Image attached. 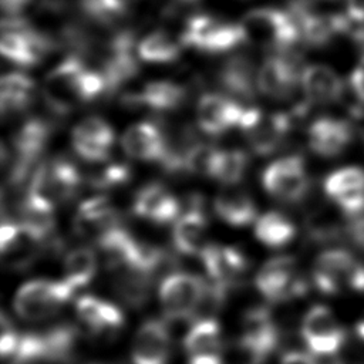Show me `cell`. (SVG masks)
<instances>
[{
    "mask_svg": "<svg viewBox=\"0 0 364 364\" xmlns=\"http://www.w3.org/2000/svg\"><path fill=\"white\" fill-rule=\"evenodd\" d=\"M87 63L74 54H68L44 78L41 95L46 107L55 117H65L84 104L81 95V77Z\"/></svg>",
    "mask_w": 364,
    "mask_h": 364,
    "instance_id": "1",
    "label": "cell"
},
{
    "mask_svg": "<svg viewBox=\"0 0 364 364\" xmlns=\"http://www.w3.org/2000/svg\"><path fill=\"white\" fill-rule=\"evenodd\" d=\"M75 290L64 280L36 279L21 284L14 296V311L26 321H43L53 317L70 301Z\"/></svg>",
    "mask_w": 364,
    "mask_h": 364,
    "instance_id": "2",
    "label": "cell"
},
{
    "mask_svg": "<svg viewBox=\"0 0 364 364\" xmlns=\"http://www.w3.org/2000/svg\"><path fill=\"white\" fill-rule=\"evenodd\" d=\"M81 185L82 175L77 164L60 155L37 165L27 192L38 193L53 203H67L78 195Z\"/></svg>",
    "mask_w": 364,
    "mask_h": 364,
    "instance_id": "3",
    "label": "cell"
},
{
    "mask_svg": "<svg viewBox=\"0 0 364 364\" xmlns=\"http://www.w3.org/2000/svg\"><path fill=\"white\" fill-rule=\"evenodd\" d=\"M257 291L270 303H283L303 297L309 283L297 274L296 259L290 255H279L262 264L255 276Z\"/></svg>",
    "mask_w": 364,
    "mask_h": 364,
    "instance_id": "4",
    "label": "cell"
},
{
    "mask_svg": "<svg viewBox=\"0 0 364 364\" xmlns=\"http://www.w3.org/2000/svg\"><path fill=\"white\" fill-rule=\"evenodd\" d=\"M208 282L188 272H172L159 286V303L168 320H195Z\"/></svg>",
    "mask_w": 364,
    "mask_h": 364,
    "instance_id": "5",
    "label": "cell"
},
{
    "mask_svg": "<svg viewBox=\"0 0 364 364\" xmlns=\"http://www.w3.org/2000/svg\"><path fill=\"white\" fill-rule=\"evenodd\" d=\"M293 121V117L286 112L266 114L257 107H249L243 112L239 128L252 152L266 156L274 154L283 145Z\"/></svg>",
    "mask_w": 364,
    "mask_h": 364,
    "instance_id": "6",
    "label": "cell"
},
{
    "mask_svg": "<svg viewBox=\"0 0 364 364\" xmlns=\"http://www.w3.org/2000/svg\"><path fill=\"white\" fill-rule=\"evenodd\" d=\"M262 183L266 192L280 202H301L310 189L304 158L300 154H291L273 161L264 168Z\"/></svg>",
    "mask_w": 364,
    "mask_h": 364,
    "instance_id": "7",
    "label": "cell"
},
{
    "mask_svg": "<svg viewBox=\"0 0 364 364\" xmlns=\"http://www.w3.org/2000/svg\"><path fill=\"white\" fill-rule=\"evenodd\" d=\"M279 343L280 330L269 309L257 306L245 311L237 346L252 364L264 361L276 350Z\"/></svg>",
    "mask_w": 364,
    "mask_h": 364,
    "instance_id": "8",
    "label": "cell"
},
{
    "mask_svg": "<svg viewBox=\"0 0 364 364\" xmlns=\"http://www.w3.org/2000/svg\"><path fill=\"white\" fill-rule=\"evenodd\" d=\"M300 336L307 348L316 355H333L346 341V331L333 311L323 306H311L303 316Z\"/></svg>",
    "mask_w": 364,
    "mask_h": 364,
    "instance_id": "9",
    "label": "cell"
},
{
    "mask_svg": "<svg viewBox=\"0 0 364 364\" xmlns=\"http://www.w3.org/2000/svg\"><path fill=\"white\" fill-rule=\"evenodd\" d=\"M199 257L212 283L228 291L242 283L249 269V259L236 246L210 242L206 243Z\"/></svg>",
    "mask_w": 364,
    "mask_h": 364,
    "instance_id": "10",
    "label": "cell"
},
{
    "mask_svg": "<svg viewBox=\"0 0 364 364\" xmlns=\"http://www.w3.org/2000/svg\"><path fill=\"white\" fill-rule=\"evenodd\" d=\"M245 109L239 101L226 94L206 92L196 104V124L206 135L218 136L239 127Z\"/></svg>",
    "mask_w": 364,
    "mask_h": 364,
    "instance_id": "11",
    "label": "cell"
},
{
    "mask_svg": "<svg viewBox=\"0 0 364 364\" xmlns=\"http://www.w3.org/2000/svg\"><path fill=\"white\" fill-rule=\"evenodd\" d=\"M125 154L144 162L161 164L166 154V131L159 119L131 125L121 138Z\"/></svg>",
    "mask_w": 364,
    "mask_h": 364,
    "instance_id": "12",
    "label": "cell"
},
{
    "mask_svg": "<svg viewBox=\"0 0 364 364\" xmlns=\"http://www.w3.org/2000/svg\"><path fill=\"white\" fill-rule=\"evenodd\" d=\"M73 226L77 235L97 243L105 233L122 226V220L111 200L98 195L80 203Z\"/></svg>",
    "mask_w": 364,
    "mask_h": 364,
    "instance_id": "13",
    "label": "cell"
},
{
    "mask_svg": "<svg viewBox=\"0 0 364 364\" xmlns=\"http://www.w3.org/2000/svg\"><path fill=\"white\" fill-rule=\"evenodd\" d=\"M181 200L161 182L141 186L132 200V212L154 225H168L181 212Z\"/></svg>",
    "mask_w": 364,
    "mask_h": 364,
    "instance_id": "14",
    "label": "cell"
},
{
    "mask_svg": "<svg viewBox=\"0 0 364 364\" xmlns=\"http://www.w3.org/2000/svg\"><path fill=\"white\" fill-rule=\"evenodd\" d=\"M203 199L199 195H191L188 209L181 215L172 229L173 247L188 256H199L206 246L205 237L208 230V218L205 215Z\"/></svg>",
    "mask_w": 364,
    "mask_h": 364,
    "instance_id": "15",
    "label": "cell"
},
{
    "mask_svg": "<svg viewBox=\"0 0 364 364\" xmlns=\"http://www.w3.org/2000/svg\"><path fill=\"white\" fill-rule=\"evenodd\" d=\"M357 264L351 252L341 247L327 249L314 260L313 284L324 294H336L343 284H348V279Z\"/></svg>",
    "mask_w": 364,
    "mask_h": 364,
    "instance_id": "16",
    "label": "cell"
},
{
    "mask_svg": "<svg viewBox=\"0 0 364 364\" xmlns=\"http://www.w3.org/2000/svg\"><path fill=\"white\" fill-rule=\"evenodd\" d=\"M171 354V336L166 323L158 318L144 321L136 330L131 360L134 364H168Z\"/></svg>",
    "mask_w": 364,
    "mask_h": 364,
    "instance_id": "17",
    "label": "cell"
},
{
    "mask_svg": "<svg viewBox=\"0 0 364 364\" xmlns=\"http://www.w3.org/2000/svg\"><path fill=\"white\" fill-rule=\"evenodd\" d=\"M188 98V90L176 82L159 80L146 82L138 92H127L121 97V104L128 109L151 108L158 112L175 111Z\"/></svg>",
    "mask_w": 364,
    "mask_h": 364,
    "instance_id": "18",
    "label": "cell"
},
{
    "mask_svg": "<svg viewBox=\"0 0 364 364\" xmlns=\"http://www.w3.org/2000/svg\"><path fill=\"white\" fill-rule=\"evenodd\" d=\"M20 228L26 235L40 245H46L51 240L55 230V212L54 203L47 198L26 192L18 209H17Z\"/></svg>",
    "mask_w": 364,
    "mask_h": 364,
    "instance_id": "19",
    "label": "cell"
},
{
    "mask_svg": "<svg viewBox=\"0 0 364 364\" xmlns=\"http://www.w3.org/2000/svg\"><path fill=\"white\" fill-rule=\"evenodd\" d=\"M353 125L341 118L320 117L314 119L307 132L310 149L324 158L340 155L353 141Z\"/></svg>",
    "mask_w": 364,
    "mask_h": 364,
    "instance_id": "20",
    "label": "cell"
},
{
    "mask_svg": "<svg viewBox=\"0 0 364 364\" xmlns=\"http://www.w3.org/2000/svg\"><path fill=\"white\" fill-rule=\"evenodd\" d=\"M218 81L226 95L239 102H250L257 91V73L253 61L243 54L226 58L218 71Z\"/></svg>",
    "mask_w": 364,
    "mask_h": 364,
    "instance_id": "21",
    "label": "cell"
},
{
    "mask_svg": "<svg viewBox=\"0 0 364 364\" xmlns=\"http://www.w3.org/2000/svg\"><path fill=\"white\" fill-rule=\"evenodd\" d=\"M75 314L90 334H112L124 324V314L118 306L97 296H81L75 301Z\"/></svg>",
    "mask_w": 364,
    "mask_h": 364,
    "instance_id": "22",
    "label": "cell"
},
{
    "mask_svg": "<svg viewBox=\"0 0 364 364\" xmlns=\"http://www.w3.org/2000/svg\"><path fill=\"white\" fill-rule=\"evenodd\" d=\"M300 87L306 101L316 105L337 102L344 92V82L328 65L311 64L303 68Z\"/></svg>",
    "mask_w": 364,
    "mask_h": 364,
    "instance_id": "23",
    "label": "cell"
},
{
    "mask_svg": "<svg viewBox=\"0 0 364 364\" xmlns=\"http://www.w3.org/2000/svg\"><path fill=\"white\" fill-rule=\"evenodd\" d=\"M53 128V124L44 118H27L13 135V161L36 166L51 138Z\"/></svg>",
    "mask_w": 364,
    "mask_h": 364,
    "instance_id": "24",
    "label": "cell"
},
{
    "mask_svg": "<svg viewBox=\"0 0 364 364\" xmlns=\"http://www.w3.org/2000/svg\"><path fill=\"white\" fill-rule=\"evenodd\" d=\"M213 209L216 216L225 223L242 228L250 225L256 219L257 208L250 193L239 186H225L213 200Z\"/></svg>",
    "mask_w": 364,
    "mask_h": 364,
    "instance_id": "25",
    "label": "cell"
},
{
    "mask_svg": "<svg viewBox=\"0 0 364 364\" xmlns=\"http://www.w3.org/2000/svg\"><path fill=\"white\" fill-rule=\"evenodd\" d=\"M112 272V290L131 309L142 307L151 293L155 277L136 267H119Z\"/></svg>",
    "mask_w": 364,
    "mask_h": 364,
    "instance_id": "26",
    "label": "cell"
},
{
    "mask_svg": "<svg viewBox=\"0 0 364 364\" xmlns=\"http://www.w3.org/2000/svg\"><path fill=\"white\" fill-rule=\"evenodd\" d=\"M36 84L24 73H9L3 75L0 84L1 114L13 115L26 111L34 100Z\"/></svg>",
    "mask_w": 364,
    "mask_h": 364,
    "instance_id": "27",
    "label": "cell"
},
{
    "mask_svg": "<svg viewBox=\"0 0 364 364\" xmlns=\"http://www.w3.org/2000/svg\"><path fill=\"white\" fill-rule=\"evenodd\" d=\"M255 236L267 247H283L294 239L296 225L283 212L270 210L256 220Z\"/></svg>",
    "mask_w": 364,
    "mask_h": 364,
    "instance_id": "28",
    "label": "cell"
},
{
    "mask_svg": "<svg viewBox=\"0 0 364 364\" xmlns=\"http://www.w3.org/2000/svg\"><path fill=\"white\" fill-rule=\"evenodd\" d=\"M222 344V330L215 318L195 320L183 338V347L189 355L219 354Z\"/></svg>",
    "mask_w": 364,
    "mask_h": 364,
    "instance_id": "29",
    "label": "cell"
},
{
    "mask_svg": "<svg viewBox=\"0 0 364 364\" xmlns=\"http://www.w3.org/2000/svg\"><path fill=\"white\" fill-rule=\"evenodd\" d=\"M64 282L74 290L88 286L95 277L98 260L92 249L87 246L71 249L64 257Z\"/></svg>",
    "mask_w": 364,
    "mask_h": 364,
    "instance_id": "30",
    "label": "cell"
},
{
    "mask_svg": "<svg viewBox=\"0 0 364 364\" xmlns=\"http://www.w3.org/2000/svg\"><path fill=\"white\" fill-rule=\"evenodd\" d=\"M307 237L316 243H328L341 237L344 229L340 218L330 208H317L311 210L304 220Z\"/></svg>",
    "mask_w": 364,
    "mask_h": 364,
    "instance_id": "31",
    "label": "cell"
},
{
    "mask_svg": "<svg viewBox=\"0 0 364 364\" xmlns=\"http://www.w3.org/2000/svg\"><path fill=\"white\" fill-rule=\"evenodd\" d=\"M181 46L168 31L156 30L139 43L138 57L148 63H171L179 57Z\"/></svg>",
    "mask_w": 364,
    "mask_h": 364,
    "instance_id": "32",
    "label": "cell"
},
{
    "mask_svg": "<svg viewBox=\"0 0 364 364\" xmlns=\"http://www.w3.org/2000/svg\"><path fill=\"white\" fill-rule=\"evenodd\" d=\"M250 158L242 149H219L212 179L219 181L225 186L237 185L249 169Z\"/></svg>",
    "mask_w": 364,
    "mask_h": 364,
    "instance_id": "33",
    "label": "cell"
},
{
    "mask_svg": "<svg viewBox=\"0 0 364 364\" xmlns=\"http://www.w3.org/2000/svg\"><path fill=\"white\" fill-rule=\"evenodd\" d=\"M218 154L219 149L213 145L203 141H196L185 155L183 172L189 175L212 178Z\"/></svg>",
    "mask_w": 364,
    "mask_h": 364,
    "instance_id": "34",
    "label": "cell"
},
{
    "mask_svg": "<svg viewBox=\"0 0 364 364\" xmlns=\"http://www.w3.org/2000/svg\"><path fill=\"white\" fill-rule=\"evenodd\" d=\"M100 165L95 171L88 173L87 182L94 189H115L124 186L131 179V169L125 164H97Z\"/></svg>",
    "mask_w": 364,
    "mask_h": 364,
    "instance_id": "35",
    "label": "cell"
},
{
    "mask_svg": "<svg viewBox=\"0 0 364 364\" xmlns=\"http://www.w3.org/2000/svg\"><path fill=\"white\" fill-rule=\"evenodd\" d=\"M364 186V169L358 166H347L328 173L323 182L326 195L331 199L343 192Z\"/></svg>",
    "mask_w": 364,
    "mask_h": 364,
    "instance_id": "36",
    "label": "cell"
},
{
    "mask_svg": "<svg viewBox=\"0 0 364 364\" xmlns=\"http://www.w3.org/2000/svg\"><path fill=\"white\" fill-rule=\"evenodd\" d=\"M73 138L78 139H85L91 142H98L104 144L108 146L114 145L115 134L112 127L102 118L100 117H88L80 121L74 128H73Z\"/></svg>",
    "mask_w": 364,
    "mask_h": 364,
    "instance_id": "37",
    "label": "cell"
},
{
    "mask_svg": "<svg viewBox=\"0 0 364 364\" xmlns=\"http://www.w3.org/2000/svg\"><path fill=\"white\" fill-rule=\"evenodd\" d=\"M1 54L23 67H33L34 60L31 57L30 48H28V41L26 34H16V33H3L1 43H0Z\"/></svg>",
    "mask_w": 364,
    "mask_h": 364,
    "instance_id": "38",
    "label": "cell"
},
{
    "mask_svg": "<svg viewBox=\"0 0 364 364\" xmlns=\"http://www.w3.org/2000/svg\"><path fill=\"white\" fill-rule=\"evenodd\" d=\"M333 200L347 216H360L364 213V186L343 192Z\"/></svg>",
    "mask_w": 364,
    "mask_h": 364,
    "instance_id": "39",
    "label": "cell"
},
{
    "mask_svg": "<svg viewBox=\"0 0 364 364\" xmlns=\"http://www.w3.org/2000/svg\"><path fill=\"white\" fill-rule=\"evenodd\" d=\"M18 338H20V333L13 327V324L10 323V320L7 318V316L3 313L1 314V340H0V351H1V357L4 360L10 358L18 344Z\"/></svg>",
    "mask_w": 364,
    "mask_h": 364,
    "instance_id": "40",
    "label": "cell"
},
{
    "mask_svg": "<svg viewBox=\"0 0 364 364\" xmlns=\"http://www.w3.org/2000/svg\"><path fill=\"white\" fill-rule=\"evenodd\" d=\"M346 16L350 21L351 36L358 27L364 26V0H346Z\"/></svg>",
    "mask_w": 364,
    "mask_h": 364,
    "instance_id": "41",
    "label": "cell"
},
{
    "mask_svg": "<svg viewBox=\"0 0 364 364\" xmlns=\"http://www.w3.org/2000/svg\"><path fill=\"white\" fill-rule=\"evenodd\" d=\"M347 233L350 235L355 245L364 249V213L351 218L350 223L347 225Z\"/></svg>",
    "mask_w": 364,
    "mask_h": 364,
    "instance_id": "42",
    "label": "cell"
},
{
    "mask_svg": "<svg viewBox=\"0 0 364 364\" xmlns=\"http://www.w3.org/2000/svg\"><path fill=\"white\" fill-rule=\"evenodd\" d=\"M280 364H318V363L314 360L313 355L304 351L290 350L282 355Z\"/></svg>",
    "mask_w": 364,
    "mask_h": 364,
    "instance_id": "43",
    "label": "cell"
},
{
    "mask_svg": "<svg viewBox=\"0 0 364 364\" xmlns=\"http://www.w3.org/2000/svg\"><path fill=\"white\" fill-rule=\"evenodd\" d=\"M348 82H350L353 92L355 94V97L361 102H364V68L357 65V68L351 73Z\"/></svg>",
    "mask_w": 364,
    "mask_h": 364,
    "instance_id": "44",
    "label": "cell"
},
{
    "mask_svg": "<svg viewBox=\"0 0 364 364\" xmlns=\"http://www.w3.org/2000/svg\"><path fill=\"white\" fill-rule=\"evenodd\" d=\"M31 0H0L3 16H16L21 14L23 9L30 3Z\"/></svg>",
    "mask_w": 364,
    "mask_h": 364,
    "instance_id": "45",
    "label": "cell"
},
{
    "mask_svg": "<svg viewBox=\"0 0 364 364\" xmlns=\"http://www.w3.org/2000/svg\"><path fill=\"white\" fill-rule=\"evenodd\" d=\"M189 364H223L220 354H199L191 355Z\"/></svg>",
    "mask_w": 364,
    "mask_h": 364,
    "instance_id": "46",
    "label": "cell"
},
{
    "mask_svg": "<svg viewBox=\"0 0 364 364\" xmlns=\"http://www.w3.org/2000/svg\"><path fill=\"white\" fill-rule=\"evenodd\" d=\"M355 334H357L361 340H364V318L360 320V321L355 324Z\"/></svg>",
    "mask_w": 364,
    "mask_h": 364,
    "instance_id": "47",
    "label": "cell"
},
{
    "mask_svg": "<svg viewBox=\"0 0 364 364\" xmlns=\"http://www.w3.org/2000/svg\"><path fill=\"white\" fill-rule=\"evenodd\" d=\"M176 1H179V3L183 4V6H193V4H196L199 0H176Z\"/></svg>",
    "mask_w": 364,
    "mask_h": 364,
    "instance_id": "48",
    "label": "cell"
},
{
    "mask_svg": "<svg viewBox=\"0 0 364 364\" xmlns=\"http://www.w3.org/2000/svg\"><path fill=\"white\" fill-rule=\"evenodd\" d=\"M336 364H351V363H336Z\"/></svg>",
    "mask_w": 364,
    "mask_h": 364,
    "instance_id": "49",
    "label": "cell"
}]
</instances>
